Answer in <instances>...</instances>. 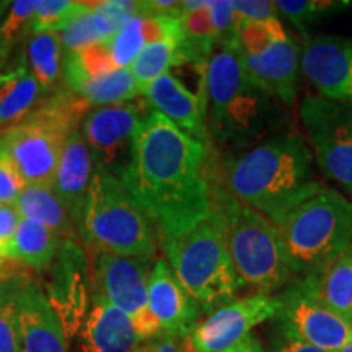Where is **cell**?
I'll list each match as a JSON object with an SVG mask.
<instances>
[{
    "label": "cell",
    "instance_id": "cell-39",
    "mask_svg": "<svg viewBox=\"0 0 352 352\" xmlns=\"http://www.w3.org/2000/svg\"><path fill=\"white\" fill-rule=\"evenodd\" d=\"M233 8L239 15L240 21H266L279 19V12H277L276 2H261V0H253V2H233Z\"/></svg>",
    "mask_w": 352,
    "mask_h": 352
},
{
    "label": "cell",
    "instance_id": "cell-10",
    "mask_svg": "<svg viewBox=\"0 0 352 352\" xmlns=\"http://www.w3.org/2000/svg\"><path fill=\"white\" fill-rule=\"evenodd\" d=\"M153 258L101 253L94 263V294L126 314L140 341L160 336L162 329L148 308V274Z\"/></svg>",
    "mask_w": 352,
    "mask_h": 352
},
{
    "label": "cell",
    "instance_id": "cell-11",
    "mask_svg": "<svg viewBox=\"0 0 352 352\" xmlns=\"http://www.w3.org/2000/svg\"><path fill=\"white\" fill-rule=\"evenodd\" d=\"M280 333L305 344L336 352L352 341V323L316 297L307 277H296L279 294Z\"/></svg>",
    "mask_w": 352,
    "mask_h": 352
},
{
    "label": "cell",
    "instance_id": "cell-20",
    "mask_svg": "<svg viewBox=\"0 0 352 352\" xmlns=\"http://www.w3.org/2000/svg\"><path fill=\"white\" fill-rule=\"evenodd\" d=\"M140 342L129 316L104 298L91 296V308L80 329L82 352H132Z\"/></svg>",
    "mask_w": 352,
    "mask_h": 352
},
{
    "label": "cell",
    "instance_id": "cell-27",
    "mask_svg": "<svg viewBox=\"0 0 352 352\" xmlns=\"http://www.w3.org/2000/svg\"><path fill=\"white\" fill-rule=\"evenodd\" d=\"M28 63L32 76L36 78L44 94L57 90L64 76L63 43L57 32H33L28 39Z\"/></svg>",
    "mask_w": 352,
    "mask_h": 352
},
{
    "label": "cell",
    "instance_id": "cell-3",
    "mask_svg": "<svg viewBox=\"0 0 352 352\" xmlns=\"http://www.w3.org/2000/svg\"><path fill=\"white\" fill-rule=\"evenodd\" d=\"M210 142L243 151L287 129V108L246 72L235 44H219L201 70Z\"/></svg>",
    "mask_w": 352,
    "mask_h": 352
},
{
    "label": "cell",
    "instance_id": "cell-35",
    "mask_svg": "<svg viewBox=\"0 0 352 352\" xmlns=\"http://www.w3.org/2000/svg\"><path fill=\"white\" fill-rule=\"evenodd\" d=\"M90 6L91 2H87L85 8L59 30L60 43L67 52H77L94 46L96 43H103L96 34L94 25H91Z\"/></svg>",
    "mask_w": 352,
    "mask_h": 352
},
{
    "label": "cell",
    "instance_id": "cell-29",
    "mask_svg": "<svg viewBox=\"0 0 352 352\" xmlns=\"http://www.w3.org/2000/svg\"><path fill=\"white\" fill-rule=\"evenodd\" d=\"M182 43L183 34L151 43L140 51L138 59L131 65V72L142 94L153 80L170 72L171 67L182 65Z\"/></svg>",
    "mask_w": 352,
    "mask_h": 352
},
{
    "label": "cell",
    "instance_id": "cell-21",
    "mask_svg": "<svg viewBox=\"0 0 352 352\" xmlns=\"http://www.w3.org/2000/svg\"><path fill=\"white\" fill-rule=\"evenodd\" d=\"M95 160L82 132L76 131L65 140L59 165H57L52 189L77 226L78 215L95 173Z\"/></svg>",
    "mask_w": 352,
    "mask_h": 352
},
{
    "label": "cell",
    "instance_id": "cell-40",
    "mask_svg": "<svg viewBox=\"0 0 352 352\" xmlns=\"http://www.w3.org/2000/svg\"><path fill=\"white\" fill-rule=\"evenodd\" d=\"M21 217L15 206H0V258L2 259L8 256Z\"/></svg>",
    "mask_w": 352,
    "mask_h": 352
},
{
    "label": "cell",
    "instance_id": "cell-8",
    "mask_svg": "<svg viewBox=\"0 0 352 352\" xmlns=\"http://www.w3.org/2000/svg\"><path fill=\"white\" fill-rule=\"evenodd\" d=\"M235 47L246 72L285 108L296 107L300 80V50L279 19L240 21Z\"/></svg>",
    "mask_w": 352,
    "mask_h": 352
},
{
    "label": "cell",
    "instance_id": "cell-6",
    "mask_svg": "<svg viewBox=\"0 0 352 352\" xmlns=\"http://www.w3.org/2000/svg\"><path fill=\"white\" fill-rule=\"evenodd\" d=\"M294 276L321 274L352 245V199L323 189L277 226Z\"/></svg>",
    "mask_w": 352,
    "mask_h": 352
},
{
    "label": "cell",
    "instance_id": "cell-17",
    "mask_svg": "<svg viewBox=\"0 0 352 352\" xmlns=\"http://www.w3.org/2000/svg\"><path fill=\"white\" fill-rule=\"evenodd\" d=\"M2 138L26 184H52L67 139L30 121L10 127Z\"/></svg>",
    "mask_w": 352,
    "mask_h": 352
},
{
    "label": "cell",
    "instance_id": "cell-46",
    "mask_svg": "<svg viewBox=\"0 0 352 352\" xmlns=\"http://www.w3.org/2000/svg\"><path fill=\"white\" fill-rule=\"evenodd\" d=\"M3 263H6V259H2V258H0V266H2Z\"/></svg>",
    "mask_w": 352,
    "mask_h": 352
},
{
    "label": "cell",
    "instance_id": "cell-33",
    "mask_svg": "<svg viewBox=\"0 0 352 352\" xmlns=\"http://www.w3.org/2000/svg\"><path fill=\"white\" fill-rule=\"evenodd\" d=\"M352 2H324V0H279L276 2L280 19L289 20L297 30L307 33V28L324 16L351 8Z\"/></svg>",
    "mask_w": 352,
    "mask_h": 352
},
{
    "label": "cell",
    "instance_id": "cell-16",
    "mask_svg": "<svg viewBox=\"0 0 352 352\" xmlns=\"http://www.w3.org/2000/svg\"><path fill=\"white\" fill-rule=\"evenodd\" d=\"M148 308L162 334L179 340H188L202 316L201 307L164 258L155 259L148 274Z\"/></svg>",
    "mask_w": 352,
    "mask_h": 352
},
{
    "label": "cell",
    "instance_id": "cell-28",
    "mask_svg": "<svg viewBox=\"0 0 352 352\" xmlns=\"http://www.w3.org/2000/svg\"><path fill=\"white\" fill-rule=\"evenodd\" d=\"M76 94L82 95L91 107H111L138 100V96L142 95V90L132 76L131 69H116L103 76L88 78Z\"/></svg>",
    "mask_w": 352,
    "mask_h": 352
},
{
    "label": "cell",
    "instance_id": "cell-4",
    "mask_svg": "<svg viewBox=\"0 0 352 352\" xmlns=\"http://www.w3.org/2000/svg\"><path fill=\"white\" fill-rule=\"evenodd\" d=\"M78 239L87 253L153 258L155 232L151 220L121 179L95 165L85 202L77 220Z\"/></svg>",
    "mask_w": 352,
    "mask_h": 352
},
{
    "label": "cell",
    "instance_id": "cell-7",
    "mask_svg": "<svg viewBox=\"0 0 352 352\" xmlns=\"http://www.w3.org/2000/svg\"><path fill=\"white\" fill-rule=\"evenodd\" d=\"M212 204L222 215L228 253L243 287L266 296L284 289L294 274L274 223L214 183Z\"/></svg>",
    "mask_w": 352,
    "mask_h": 352
},
{
    "label": "cell",
    "instance_id": "cell-19",
    "mask_svg": "<svg viewBox=\"0 0 352 352\" xmlns=\"http://www.w3.org/2000/svg\"><path fill=\"white\" fill-rule=\"evenodd\" d=\"M142 95L152 111L162 114L191 139L212 147L202 96L192 94L178 77L166 72L145 88Z\"/></svg>",
    "mask_w": 352,
    "mask_h": 352
},
{
    "label": "cell",
    "instance_id": "cell-30",
    "mask_svg": "<svg viewBox=\"0 0 352 352\" xmlns=\"http://www.w3.org/2000/svg\"><path fill=\"white\" fill-rule=\"evenodd\" d=\"M25 280L23 274H0V352H21L16 292Z\"/></svg>",
    "mask_w": 352,
    "mask_h": 352
},
{
    "label": "cell",
    "instance_id": "cell-42",
    "mask_svg": "<svg viewBox=\"0 0 352 352\" xmlns=\"http://www.w3.org/2000/svg\"><path fill=\"white\" fill-rule=\"evenodd\" d=\"M276 352H328L320 349V347L305 344V342H300L297 340H292V338L285 336V334L280 333L279 341L276 344Z\"/></svg>",
    "mask_w": 352,
    "mask_h": 352
},
{
    "label": "cell",
    "instance_id": "cell-13",
    "mask_svg": "<svg viewBox=\"0 0 352 352\" xmlns=\"http://www.w3.org/2000/svg\"><path fill=\"white\" fill-rule=\"evenodd\" d=\"M151 113L145 98L96 108L82 124V135L95 164L120 176L129 165L132 142L140 122Z\"/></svg>",
    "mask_w": 352,
    "mask_h": 352
},
{
    "label": "cell",
    "instance_id": "cell-5",
    "mask_svg": "<svg viewBox=\"0 0 352 352\" xmlns=\"http://www.w3.org/2000/svg\"><path fill=\"white\" fill-rule=\"evenodd\" d=\"M162 245L175 276L202 314L239 298L243 284L228 253L222 215L214 204L208 217L195 228Z\"/></svg>",
    "mask_w": 352,
    "mask_h": 352
},
{
    "label": "cell",
    "instance_id": "cell-18",
    "mask_svg": "<svg viewBox=\"0 0 352 352\" xmlns=\"http://www.w3.org/2000/svg\"><path fill=\"white\" fill-rule=\"evenodd\" d=\"M16 320L21 352H69L63 320L33 280H25L16 292Z\"/></svg>",
    "mask_w": 352,
    "mask_h": 352
},
{
    "label": "cell",
    "instance_id": "cell-14",
    "mask_svg": "<svg viewBox=\"0 0 352 352\" xmlns=\"http://www.w3.org/2000/svg\"><path fill=\"white\" fill-rule=\"evenodd\" d=\"M300 74L323 98L352 107V38L305 34Z\"/></svg>",
    "mask_w": 352,
    "mask_h": 352
},
{
    "label": "cell",
    "instance_id": "cell-44",
    "mask_svg": "<svg viewBox=\"0 0 352 352\" xmlns=\"http://www.w3.org/2000/svg\"><path fill=\"white\" fill-rule=\"evenodd\" d=\"M13 76H15V70H13V72H8V74H0V88L6 85V83L10 80Z\"/></svg>",
    "mask_w": 352,
    "mask_h": 352
},
{
    "label": "cell",
    "instance_id": "cell-41",
    "mask_svg": "<svg viewBox=\"0 0 352 352\" xmlns=\"http://www.w3.org/2000/svg\"><path fill=\"white\" fill-rule=\"evenodd\" d=\"M132 352H192L188 344V340L171 338L166 334L153 338L151 341H145L135 347Z\"/></svg>",
    "mask_w": 352,
    "mask_h": 352
},
{
    "label": "cell",
    "instance_id": "cell-26",
    "mask_svg": "<svg viewBox=\"0 0 352 352\" xmlns=\"http://www.w3.org/2000/svg\"><path fill=\"white\" fill-rule=\"evenodd\" d=\"M44 96V90L26 67L15 70V76L0 88V131L20 124Z\"/></svg>",
    "mask_w": 352,
    "mask_h": 352
},
{
    "label": "cell",
    "instance_id": "cell-31",
    "mask_svg": "<svg viewBox=\"0 0 352 352\" xmlns=\"http://www.w3.org/2000/svg\"><path fill=\"white\" fill-rule=\"evenodd\" d=\"M140 13V2L129 0H104L91 2L90 20L101 41H108L120 33L131 19Z\"/></svg>",
    "mask_w": 352,
    "mask_h": 352
},
{
    "label": "cell",
    "instance_id": "cell-12",
    "mask_svg": "<svg viewBox=\"0 0 352 352\" xmlns=\"http://www.w3.org/2000/svg\"><path fill=\"white\" fill-rule=\"evenodd\" d=\"M280 300L277 296L253 294L215 308L197 323L188 336L192 352H227L264 321L276 318Z\"/></svg>",
    "mask_w": 352,
    "mask_h": 352
},
{
    "label": "cell",
    "instance_id": "cell-34",
    "mask_svg": "<svg viewBox=\"0 0 352 352\" xmlns=\"http://www.w3.org/2000/svg\"><path fill=\"white\" fill-rule=\"evenodd\" d=\"M87 2L72 0H39L34 12L33 32H59L70 19L85 8Z\"/></svg>",
    "mask_w": 352,
    "mask_h": 352
},
{
    "label": "cell",
    "instance_id": "cell-9",
    "mask_svg": "<svg viewBox=\"0 0 352 352\" xmlns=\"http://www.w3.org/2000/svg\"><path fill=\"white\" fill-rule=\"evenodd\" d=\"M303 138L321 173L352 196V107L305 95L298 103Z\"/></svg>",
    "mask_w": 352,
    "mask_h": 352
},
{
    "label": "cell",
    "instance_id": "cell-45",
    "mask_svg": "<svg viewBox=\"0 0 352 352\" xmlns=\"http://www.w3.org/2000/svg\"><path fill=\"white\" fill-rule=\"evenodd\" d=\"M336 352H352V341L347 342L344 347H341V349L336 351Z\"/></svg>",
    "mask_w": 352,
    "mask_h": 352
},
{
    "label": "cell",
    "instance_id": "cell-22",
    "mask_svg": "<svg viewBox=\"0 0 352 352\" xmlns=\"http://www.w3.org/2000/svg\"><path fill=\"white\" fill-rule=\"evenodd\" d=\"M91 104L65 85L44 94L39 103L23 121L43 126L67 139L72 132L80 131Z\"/></svg>",
    "mask_w": 352,
    "mask_h": 352
},
{
    "label": "cell",
    "instance_id": "cell-2",
    "mask_svg": "<svg viewBox=\"0 0 352 352\" xmlns=\"http://www.w3.org/2000/svg\"><path fill=\"white\" fill-rule=\"evenodd\" d=\"M212 183L277 227L294 209L327 189L300 131L284 129L212 162Z\"/></svg>",
    "mask_w": 352,
    "mask_h": 352
},
{
    "label": "cell",
    "instance_id": "cell-32",
    "mask_svg": "<svg viewBox=\"0 0 352 352\" xmlns=\"http://www.w3.org/2000/svg\"><path fill=\"white\" fill-rule=\"evenodd\" d=\"M147 44V25H145V15L142 12L127 21L120 33L107 41L116 69H127L132 65Z\"/></svg>",
    "mask_w": 352,
    "mask_h": 352
},
{
    "label": "cell",
    "instance_id": "cell-24",
    "mask_svg": "<svg viewBox=\"0 0 352 352\" xmlns=\"http://www.w3.org/2000/svg\"><path fill=\"white\" fill-rule=\"evenodd\" d=\"M307 279L329 310L352 323V245L321 274Z\"/></svg>",
    "mask_w": 352,
    "mask_h": 352
},
{
    "label": "cell",
    "instance_id": "cell-1",
    "mask_svg": "<svg viewBox=\"0 0 352 352\" xmlns=\"http://www.w3.org/2000/svg\"><path fill=\"white\" fill-rule=\"evenodd\" d=\"M118 178L162 241L195 228L212 209L210 148L152 109L140 122L129 165Z\"/></svg>",
    "mask_w": 352,
    "mask_h": 352
},
{
    "label": "cell",
    "instance_id": "cell-36",
    "mask_svg": "<svg viewBox=\"0 0 352 352\" xmlns=\"http://www.w3.org/2000/svg\"><path fill=\"white\" fill-rule=\"evenodd\" d=\"M36 0H16L8 7V15L0 26V52L20 38L28 28H32V21L36 12Z\"/></svg>",
    "mask_w": 352,
    "mask_h": 352
},
{
    "label": "cell",
    "instance_id": "cell-38",
    "mask_svg": "<svg viewBox=\"0 0 352 352\" xmlns=\"http://www.w3.org/2000/svg\"><path fill=\"white\" fill-rule=\"evenodd\" d=\"M210 19H212L214 32L219 44H235L236 33L240 28V19L233 8V2L217 0L209 2Z\"/></svg>",
    "mask_w": 352,
    "mask_h": 352
},
{
    "label": "cell",
    "instance_id": "cell-37",
    "mask_svg": "<svg viewBox=\"0 0 352 352\" xmlns=\"http://www.w3.org/2000/svg\"><path fill=\"white\" fill-rule=\"evenodd\" d=\"M25 186L26 183L13 164L6 140L0 134V206L16 204Z\"/></svg>",
    "mask_w": 352,
    "mask_h": 352
},
{
    "label": "cell",
    "instance_id": "cell-15",
    "mask_svg": "<svg viewBox=\"0 0 352 352\" xmlns=\"http://www.w3.org/2000/svg\"><path fill=\"white\" fill-rule=\"evenodd\" d=\"M50 302L63 320L65 331L76 328L85 315L90 294H94V267L90 254L77 240H63L50 266Z\"/></svg>",
    "mask_w": 352,
    "mask_h": 352
},
{
    "label": "cell",
    "instance_id": "cell-43",
    "mask_svg": "<svg viewBox=\"0 0 352 352\" xmlns=\"http://www.w3.org/2000/svg\"><path fill=\"white\" fill-rule=\"evenodd\" d=\"M227 352H264V349L258 338L253 336V334H250L245 341H241L239 346H235L233 349Z\"/></svg>",
    "mask_w": 352,
    "mask_h": 352
},
{
    "label": "cell",
    "instance_id": "cell-23",
    "mask_svg": "<svg viewBox=\"0 0 352 352\" xmlns=\"http://www.w3.org/2000/svg\"><path fill=\"white\" fill-rule=\"evenodd\" d=\"M21 219L47 227L60 240H77V226L51 184H26L15 204Z\"/></svg>",
    "mask_w": 352,
    "mask_h": 352
},
{
    "label": "cell",
    "instance_id": "cell-25",
    "mask_svg": "<svg viewBox=\"0 0 352 352\" xmlns=\"http://www.w3.org/2000/svg\"><path fill=\"white\" fill-rule=\"evenodd\" d=\"M60 236L41 223L21 219L7 259L20 261L34 270H47L60 246Z\"/></svg>",
    "mask_w": 352,
    "mask_h": 352
}]
</instances>
